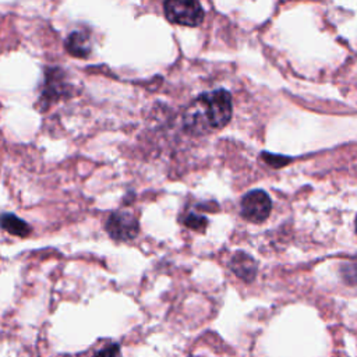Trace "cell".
<instances>
[{
	"mask_svg": "<svg viewBox=\"0 0 357 357\" xmlns=\"http://www.w3.org/2000/svg\"><path fill=\"white\" fill-rule=\"evenodd\" d=\"M231 95L226 89L201 93L185 110L184 124L195 132L225 127L231 119Z\"/></svg>",
	"mask_w": 357,
	"mask_h": 357,
	"instance_id": "cell-1",
	"label": "cell"
},
{
	"mask_svg": "<svg viewBox=\"0 0 357 357\" xmlns=\"http://www.w3.org/2000/svg\"><path fill=\"white\" fill-rule=\"evenodd\" d=\"M163 13L170 22L185 25V26H197L204 21V17H205L202 6L198 1H192V0L165 1Z\"/></svg>",
	"mask_w": 357,
	"mask_h": 357,
	"instance_id": "cell-2",
	"label": "cell"
},
{
	"mask_svg": "<svg viewBox=\"0 0 357 357\" xmlns=\"http://www.w3.org/2000/svg\"><path fill=\"white\" fill-rule=\"evenodd\" d=\"M105 230L116 241H130L138 236L139 223L131 212L114 211L107 216Z\"/></svg>",
	"mask_w": 357,
	"mask_h": 357,
	"instance_id": "cell-3",
	"label": "cell"
},
{
	"mask_svg": "<svg viewBox=\"0 0 357 357\" xmlns=\"http://www.w3.org/2000/svg\"><path fill=\"white\" fill-rule=\"evenodd\" d=\"M241 216L250 222H264L272 209L269 195L262 190H252L247 192L241 199Z\"/></svg>",
	"mask_w": 357,
	"mask_h": 357,
	"instance_id": "cell-4",
	"label": "cell"
},
{
	"mask_svg": "<svg viewBox=\"0 0 357 357\" xmlns=\"http://www.w3.org/2000/svg\"><path fill=\"white\" fill-rule=\"evenodd\" d=\"M66 84H64V75L63 71L59 68H49L47 75H46V84L43 93L40 96V102H45L46 105L50 103V100H54L63 95L66 91Z\"/></svg>",
	"mask_w": 357,
	"mask_h": 357,
	"instance_id": "cell-5",
	"label": "cell"
},
{
	"mask_svg": "<svg viewBox=\"0 0 357 357\" xmlns=\"http://www.w3.org/2000/svg\"><path fill=\"white\" fill-rule=\"evenodd\" d=\"M230 269L233 271V273L245 280V282H251L255 275H257V264L252 259V257H250L248 254L243 252V251H237L229 262Z\"/></svg>",
	"mask_w": 357,
	"mask_h": 357,
	"instance_id": "cell-6",
	"label": "cell"
},
{
	"mask_svg": "<svg viewBox=\"0 0 357 357\" xmlns=\"http://www.w3.org/2000/svg\"><path fill=\"white\" fill-rule=\"evenodd\" d=\"M66 50L75 57H88L91 53V40L89 35L84 31H73L66 42H64Z\"/></svg>",
	"mask_w": 357,
	"mask_h": 357,
	"instance_id": "cell-7",
	"label": "cell"
},
{
	"mask_svg": "<svg viewBox=\"0 0 357 357\" xmlns=\"http://www.w3.org/2000/svg\"><path fill=\"white\" fill-rule=\"evenodd\" d=\"M0 227L7 233L13 236H20V237H26L32 231L31 226L25 220L8 212L0 215Z\"/></svg>",
	"mask_w": 357,
	"mask_h": 357,
	"instance_id": "cell-8",
	"label": "cell"
},
{
	"mask_svg": "<svg viewBox=\"0 0 357 357\" xmlns=\"http://www.w3.org/2000/svg\"><path fill=\"white\" fill-rule=\"evenodd\" d=\"M181 223H183L185 227L191 229V230H195V231H201V233H202V231L206 229V226H208V219H206L205 216H202V215L195 213V212H188V213H185V215L183 216Z\"/></svg>",
	"mask_w": 357,
	"mask_h": 357,
	"instance_id": "cell-9",
	"label": "cell"
},
{
	"mask_svg": "<svg viewBox=\"0 0 357 357\" xmlns=\"http://www.w3.org/2000/svg\"><path fill=\"white\" fill-rule=\"evenodd\" d=\"M262 158H264V160L266 162V163H269L271 166H273V167H280V166H283V165H286L290 159L289 158H286V156H282V155H272V153H266V152H264L262 153Z\"/></svg>",
	"mask_w": 357,
	"mask_h": 357,
	"instance_id": "cell-10",
	"label": "cell"
},
{
	"mask_svg": "<svg viewBox=\"0 0 357 357\" xmlns=\"http://www.w3.org/2000/svg\"><path fill=\"white\" fill-rule=\"evenodd\" d=\"M93 357H121L120 346L116 343H112V344L103 347L100 351H98Z\"/></svg>",
	"mask_w": 357,
	"mask_h": 357,
	"instance_id": "cell-11",
	"label": "cell"
},
{
	"mask_svg": "<svg viewBox=\"0 0 357 357\" xmlns=\"http://www.w3.org/2000/svg\"><path fill=\"white\" fill-rule=\"evenodd\" d=\"M356 233H357V218H356Z\"/></svg>",
	"mask_w": 357,
	"mask_h": 357,
	"instance_id": "cell-12",
	"label": "cell"
}]
</instances>
